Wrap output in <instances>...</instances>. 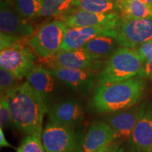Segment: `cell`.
Wrapping results in <instances>:
<instances>
[{
  "instance_id": "1",
  "label": "cell",
  "mask_w": 152,
  "mask_h": 152,
  "mask_svg": "<svg viewBox=\"0 0 152 152\" xmlns=\"http://www.w3.org/2000/svg\"><path fill=\"white\" fill-rule=\"evenodd\" d=\"M5 94L10 106L12 124L27 135L42 137L44 117L49 108L39 93L26 81Z\"/></svg>"
},
{
  "instance_id": "2",
  "label": "cell",
  "mask_w": 152,
  "mask_h": 152,
  "mask_svg": "<svg viewBox=\"0 0 152 152\" xmlns=\"http://www.w3.org/2000/svg\"><path fill=\"white\" fill-rule=\"evenodd\" d=\"M145 83L138 77L96 85L89 102L95 113H111L135 106L143 96Z\"/></svg>"
},
{
  "instance_id": "3",
  "label": "cell",
  "mask_w": 152,
  "mask_h": 152,
  "mask_svg": "<svg viewBox=\"0 0 152 152\" xmlns=\"http://www.w3.org/2000/svg\"><path fill=\"white\" fill-rule=\"evenodd\" d=\"M144 61L136 49L121 47L104 63L96 75V84L118 83L138 75Z\"/></svg>"
},
{
  "instance_id": "4",
  "label": "cell",
  "mask_w": 152,
  "mask_h": 152,
  "mask_svg": "<svg viewBox=\"0 0 152 152\" xmlns=\"http://www.w3.org/2000/svg\"><path fill=\"white\" fill-rule=\"evenodd\" d=\"M68 26L61 20H55L42 26L30 37L28 44L40 60L56 54L60 49L64 34Z\"/></svg>"
},
{
  "instance_id": "5",
  "label": "cell",
  "mask_w": 152,
  "mask_h": 152,
  "mask_svg": "<svg viewBox=\"0 0 152 152\" xmlns=\"http://www.w3.org/2000/svg\"><path fill=\"white\" fill-rule=\"evenodd\" d=\"M82 137L73 128L47 123L42 142L47 152H80Z\"/></svg>"
},
{
  "instance_id": "6",
  "label": "cell",
  "mask_w": 152,
  "mask_h": 152,
  "mask_svg": "<svg viewBox=\"0 0 152 152\" xmlns=\"http://www.w3.org/2000/svg\"><path fill=\"white\" fill-rule=\"evenodd\" d=\"M70 28H100L116 29L121 22L118 12L94 13L72 8L58 17Z\"/></svg>"
},
{
  "instance_id": "7",
  "label": "cell",
  "mask_w": 152,
  "mask_h": 152,
  "mask_svg": "<svg viewBox=\"0 0 152 152\" xmlns=\"http://www.w3.org/2000/svg\"><path fill=\"white\" fill-rule=\"evenodd\" d=\"M35 55L30 47L17 44L0 52V66L10 71L18 80L26 77L33 69Z\"/></svg>"
},
{
  "instance_id": "8",
  "label": "cell",
  "mask_w": 152,
  "mask_h": 152,
  "mask_svg": "<svg viewBox=\"0 0 152 152\" xmlns=\"http://www.w3.org/2000/svg\"><path fill=\"white\" fill-rule=\"evenodd\" d=\"M116 30V39L121 46L136 49L152 39V18L121 19Z\"/></svg>"
},
{
  "instance_id": "9",
  "label": "cell",
  "mask_w": 152,
  "mask_h": 152,
  "mask_svg": "<svg viewBox=\"0 0 152 152\" xmlns=\"http://www.w3.org/2000/svg\"><path fill=\"white\" fill-rule=\"evenodd\" d=\"M0 30L1 33L23 38L31 37L35 33L30 19L22 16L11 0H1Z\"/></svg>"
},
{
  "instance_id": "10",
  "label": "cell",
  "mask_w": 152,
  "mask_h": 152,
  "mask_svg": "<svg viewBox=\"0 0 152 152\" xmlns=\"http://www.w3.org/2000/svg\"><path fill=\"white\" fill-rule=\"evenodd\" d=\"M47 68H67L96 71L102 67V60L96 59L82 49L66 51L59 49L51 58L42 60Z\"/></svg>"
},
{
  "instance_id": "11",
  "label": "cell",
  "mask_w": 152,
  "mask_h": 152,
  "mask_svg": "<svg viewBox=\"0 0 152 152\" xmlns=\"http://www.w3.org/2000/svg\"><path fill=\"white\" fill-rule=\"evenodd\" d=\"M128 142V152H152V102L140 106L137 123Z\"/></svg>"
},
{
  "instance_id": "12",
  "label": "cell",
  "mask_w": 152,
  "mask_h": 152,
  "mask_svg": "<svg viewBox=\"0 0 152 152\" xmlns=\"http://www.w3.org/2000/svg\"><path fill=\"white\" fill-rule=\"evenodd\" d=\"M48 70L55 78L69 85L85 97L89 96L96 81V71L91 70L67 68H51Z\"/></svg>"
},
{
  "instance_id": "13",
  "label": "cell",
  "mask_w": 152,
  "mask_h": 152,
  "mask_svg": "<svg viewBox=\"0 0 152 152\" xmlns=\"http://www.w3.org/2000/svg\"><path fill=\"white\" fill-rule=\"evenodd\" d=\"M48 115L49 123L74 128L84 119V110L78 101L70 99L49 108Z\"/></svg>"
},
{
  "instance_id": "14",
  "label": "cell",
  "mask_w": 152,
  "mask_h": 152,
  "mask_svg": "<svg viewBox=\"0 0 152 152\" xmlns=\"http://www.w3.org/2000/svg\"><path fill=\"white\" fill-rule=\"evenodd\" d=\"M100 36H110L116 38L117 30L112 28L68 27L60 49L66 51L79 49L91 39Z\"/></svg>"
},
{
  "instance_id": "15",
  "label": "cell",
  "mask_w": 152,
  "mask_h": 152,
  "mask_svg": "<svg viewBox=\"0 0 152 152\" xmlns=\"http://www.w3.org/2000/svg\"><path fill=\"white\" fill-rule=\"evenodd\" d=\"M140 111V106H133L109 113L104 118V121L115 132L120 140L128 141L137 123Z\"/></svg>"
},
{
  "instance_id": "16",
  "label": "cell",
  "mask_w": 152,
  "mask_h": 152,
  "mask_svg": "<svg viewBox=\"0 0 152 152\" xmlns=\"http://www.w3.org/2000/svg\"><path fill=\"white\" fill-rule=\"evenodd\" d=\"M117 139L116 134L105 122L95 123L82 137L80 152H92Z\"/></svg>"
},
{
  "instance_id": "17",
  "label": "cell",
  "mask_w": 152,
  "mask_h": 152,
  "mask_svg": "<svg viewBox=\"0 0 152 152\" xmlns=\"http://www.w3.org/2000/svg\"><path fill=\"white\" fill-rule=\"evenodd\" d=\"M26 81L42 96L49 108V96L54 91L55 77L48 68L37 64L26 76Z\"/></svg>"
},
{
  "instance_id": "18",
  "label": "cell",
  "mask_w": 152,
  "mask_h": 152,
  "mask_svg": "<svg viewBox=\"0 0 152 152\" xmlns=\"http://www.w3.org/2000/svg\"><path fill=\"white\" fill-rule=\"evenodd\" d=\"M118 42L115 37L100 36L91 39L80 49L86 51L96 59L102 60L110 57L115 52Z\"/></svg>"
},
{
  "instance_id": "19",
  "label": "cell",
  "mask_w": 152,
  "mask_h": 152,
  "mask_svg": "<svg viewBox=\"0 0 152 152\" xmlns=\"http://www.w3.org/2000/svg\"><path fill=\"white\" fill-rule=\"evenodd\" d=\"M122 20L152 18V7L140 0H117Z\"/></svg>"
},
{
  "instance_id": "20",
  "label": "cell",
  "mask_w": 152,
  "mask_h": 152,
  "mask_svg": "<svg viewBox=\"0 0 152 152\" xmlns=\"http://www.w3.org/2000/svg\"><path fill=\"white\" fill-rule=\"evenodd\" d=\"M73 7L94 13L118 12V11L116 1L109 0H74Z\"/></svg>"
},
{
  "instance_id": "21",
  "label": "cell",
  "mask_w": 152,
  "mask_h": 152,
  "mask_svg": "<svg viewBox=\"0 0 152 152\" xmlns=\"http://www.w3.org/2000/svg\"><path fill=\"white\" fill-rule=\"evenodd\" d=\"M39 17L58 18L73 7L74 0H41Z\"/></svg>"
},
{
  "instance_id": "22",
  "label": "cell",
  "mask_w": 152,
  "mask_h": 152,
  "mask_svg": "<svg viewBox=\"0 0 152 152\" xmlns=\"http://www.w3.org/2000/svg\"><path fill=\"white\" fill-rule=\"evenodd\" d=\"M12 2L16 10L26 18L31 20L39 17L41 0H12Z\"/></svg>"
},
{
  "instance_id": "23",
  "label": "cell",
  "mask_w": 152,
  "mask_h": 152,
  "mask_svg": "<svg viewBox=\"0 0 152 152\" xmlns=\"http://www.w3.org/2000/svg\"><path fill=\"white\" fill-rule=\"evenodd\" d=\"M17 152H45L42 142V137L27 135L17 148Z\"/></svg>"
},
{
  "instance_id": "24",
  "label": "cell",
  "mask_w": 152,
  "mask_h": 152,
  "mask_svg": "<svg viewBox=\"0 0 152 152\" xmlns=\"http://www.w3.org/2000/svg\"><path fill=\"white\" fill-rule=\"evenodd\" d=\"M10 123H12L10 106L7 95L2 94L0 99V126L2 129L6 128Z\"/></svg>"
},
{
  "instance_id": "25",
  "label": "cell",
  "mask_w": 152,
  "mask_h": 152,
  "mask_svg": "<svg viewBox=\"0 0 152 152\" xmlns=\"http://www.w3.org/2000/svg\"><path fill=\"white\" fill-rule=\"evenodd\" d=\"M18 80L10 71L1 68L0 69V90L1 94H5L7 91L17 85Z\"/></svg>"
},
{
  "instance_id": "26",
  "label": "cell",
  "mask_w": 152,
  "mask_h": 152,
  "mask_svg": "<svg viewBox=\"0 0 152 152\" xmlns=\"http://www.w3.org/2000/svg\"><path fill=\"white\" fill-rule=\"evenodd\" d=\"M26 38L18 37V36L10 35L7 34L1 33L0 35V49L4 50L9 47L14 46L17 44L21 43Z\"/></svg>"
},
{
  "instance_id": "27",
  "label": "cell",
  "mask_w": 152,
  "mask_h": 152,
  "mask_svg": "<svg viewBox=\"0 0 152 152\" xmlns=\"http://www.w3.org/2000/svg\"><path fill=\"white\" fill-rule=\"evenodd\" d=\"M136 50L144 63L147 61L152 56V39L139 46L136 48Z\"/></svg>"
},
{
  "instance_id": "28",
  "label": "cell",
  "mask_w": 152,
  "mask_h": 152,
  "mask_svg": "<svg viewBox=\"0 0 152 152\" xmlns=\"http://www.w3.org/2000/svg\"><path fill=\"white\" fill-rule=\"evenodd\" d=\"M114 140V141L110 142V143L106 144V145L103 146V147L99 148V149L94 150L92 152H112L115 151V149H118L121 147V140Z\"/></svg>"
},
{
  "instance_id": "29",
  "label": "cell",
  "mask_w": 152,
  "mask_h": 152,
  "mask_svg": "<svg viewBox=\"0 0 152 152\" xmlns=\"http://www.w3.org/2000/svg\"><path fill=\"white\" fill-rule=\"evenodd\" d=\"M140 77L147 78L152 80V61L144 63L143 67L137 75Z\"/></svg>"
},
{
  "instance_id": "30",
  "label": "cell",
  "mask_w": 152,
  "mask_h": 152,
  "mask_svg": "<svg viewBox=\"0 0 152 152\" xmlns=\"http://www.w3.org/2000/svg\"><path fill=\"white\" fill-rule=\"evenodd\" d=\"M0 146L1 147H10L15 149L14 147H13L10 143L7 142L2 128H0Z\"/></svg>"
},
{
  "instance_id": "31",
  "label": "cell",
  "mask_w": 152,
  "mask_h": 152,
  "mask_svg": "<svg viewBox=\"0 0 152 152\" xmlns=\"http://www.w3.org/2000/svg\"><path fill=\"white\" fill-rule=\"evenodd\" d=\"M140 1H141L142 2L147 4L152 7V0H140Z\"/></svg>"
},
{
  "instance_id": "32",
  "label": "cell",
  "mask_w": 152,
  "mask_h": 152,
  "mask_svg": "<svg viewBox=\"0 0 152 152\" xmlns=\"http://www.w3.org/2000/svg\"><path fill=\"white\" fill-rule=\"evenodd\" d=\"M112 152H125V150H124V149H123V147H120L118 149H115V151H112Z\"/></svg>"
},
{
  "instance_id": "33",
  "label": "cell",
  "mask_w": 152,
  "mask_h": 152,
  "mask_svg": "<svg viewBox=\"0 0 152 152\" xmlns=\"http://www.w3.org/2000/svg\"><path fill=\"white\" fill-rule=\"evenodd\" d=\"M109 1H116L117 0H109Z\"/></svg>"
},
{
  "instance_id": "34",
  "label": "cell",
  "mask_w": 152,
  "mask_h": 152,
  "mask_svg": "<svg viewBox=\"0 0 152 152\" xmlns=\"http://www.w3.org/2000/svg\"><path fill=\"white\" fill-rule=\"evenodd\" d=\"M45 152H47V151H45Z\"/></svg>"
}]
</instances>
